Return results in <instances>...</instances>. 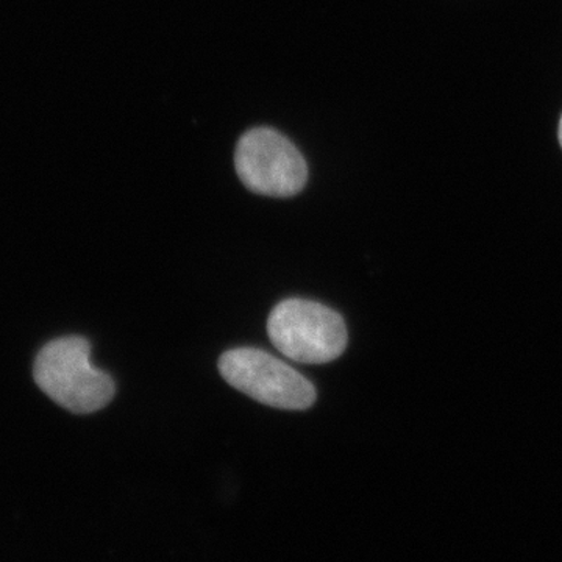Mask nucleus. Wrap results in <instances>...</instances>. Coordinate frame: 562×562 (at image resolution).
I'll use <instances>...</instances> for the list:
<instances>
[{
	"label": "nucleus",
	"mask_w": 562,
	"mask_h": 562,
	"mask_svg": "<svg viewBox=\"0 0 562 562\" xmlns=\"http://www.w3.org/2000/svg\"><path fill=\"white\" fill-rule=\"evenodd\" d=\"M33 373L52 401L77 414L99 412L116 394L109 373L92 366L91 344L81 336L47 344L36 358Z\"/></svg>",
	"instance_id": "nucleus-1"
},
{
	"label": "nucleus",
	"mask_w": 562,
	"mask_h": 562,
	"mask_svg": "<svg viewBox=\"0 0 562 562\" xmlns=\"http://www.w3.org/2000/svg\"><path fill=\"white\" fill-rule=\"evenodd\" d=\"M268 335L277 350L302 364L335 361L349 339L341 314L305 299L280 302L269 314Z\"/></svg>",
	"instance_id": "nucleus-2"
},
{
	"label": "nucleus",
	"mask_w": 562,
	"mask_h": 562,
	"mask_svg": "<svg viewBox=\"0 0 562 562\" xmlns=\"http://www.w3.org/2000/svg\"><path fill=\"white\" fill-rule=\"evenodd\" d=\"M217 368L225 382L262 405L302 412L316 402L313 383L268 351L232 349L222 355Z\"/></svg>",
	"instance_id": "nucleus-3"
},
{
	"label": "nucleus",
	"mask_w": 562,
	"mask_h": 562,
	"mask_svg": "<svg viewBox=\"0 0 562 562\" xmlns=\"http://www.w3.org/2000/svg\"><path fill=\"white\" fill-rule=\"evenodd\" d=\"M235 168L247 190L269 198H292L308 180V166L297 147L268 127L243 135L236 146Z\"/></svg>",
	"instance_id": "nucleus-4"
},
{
	"label": "nucleus",
	"mask_w": 562,
	"mask_h": 562,
	"mask_svg": "<svg viewBox=\"0 0 562 562\" xmlns=\"http://www.w3.org/2000/svg\"><path fill=\"white\" fill-rule=\"evenodd\" d=\"M560 143L562 146V117H561V122H560Z\"/></svg>",
	"instance_id": "nucleus-5"
}]
</instances>
